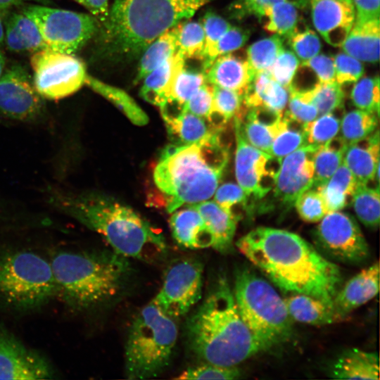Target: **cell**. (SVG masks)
I'll list each match as a JSON object with an SVG mask.
<instances>
[{
    "label": "cell",
    "mask_w": 380,
    "mask_h": 380,
    "mask_svg": "<svg viewBox=\"0 0 380 380\" xmlns=\"http://www.w3.org/2000/svg\"><path fill=\"white\" fill-rule=\"evenodd\" d=\"M220 133L190 144H172L162 151L153 179L171 213L183 205L211 198L229 162Z\"/></svg>",
    "instance_id": "cell-3"
},
{
    "label": "cell",
    "mask_w": 380,
    "mask_h": 380,
    "mask_svg": "<svg viewBox=\"0 0 380 380\" xmlns=\"http://www.w3.org/2000/svg\"><path fill=\"white\" fill-rule=\"evenodd\" d=\"M211 1L115 0L99 30L103 51L120 58L140 55L157 37Z\"/></svg>",
    "instance_id": "cell-5"
},
{
    "label": "cell",
    "mask_w": 380,
    "mask_h": 380,
    "mask_svg": "<svg viewBox=\"0 0 380 380\" xmlns=\"http://www.w3.org/2000/svg\"><path fill=\"white\" fill-rule=\"evenodd\" d=\"M330 377L336 379H379L378 354L352 348L342 353L329 366Z\"/></svg>",
    "instance_id": "cell-25"
},
{
    "label": "cell",
    "mask_w": 380,
    "mask_h": 380,
    "mask_svg": "<svg viewBox=\"0 0 380 380\" xmlns=\"http://www.w3.org/2000/svg\"><path fill=\"white\" fill-rule=\"evenodd\" d=\"M57 296L50 262L30 251L0 253V300L18 310L37 309Z\"/></svg>",
    "instance_id": "cell-9"
},
{
    "label": "cell",
    "mask_w": 380,
    "mask_h": 380,
    "mask_svg": "<svg viewBox=\"0 0 380 380\" xmlns=\"http://www.w3.org/2000/svg\"><path fill=\"white\" fill-rule=\"evenodd\" d=\"M160 112L167 132L175 144L196 143L222 131L208 125L204 119L188 111Z\"/></svg>",
    "instance_id": "cell-29"
},
{
    "label": "cell",
    "mask_w": 380,
    "mask_h": 380,
    "mask_svg": "<svg viewBox=\"0 0 380 380\" xmlns=\"http://www.w3.org/2000/svg\"><path fill=\"white\" fill-rule=\"evenodd\" d=\"M249 37V32L243 28L231 26L218 41L215 51V58L232 53L242 47Z\"/></svg>",
    "instance_id": "cell-58"
},
{
    "label": "cell",
    "mask_w": 380,
    "mask_h": 380,
    "mask_svg": "<svg viewBox=\"0 0 380 380\" xmlns=\"http://www.w3.org/2000/svg\"><path fill=\"white\" fill-rule=\"evenodd\" d=\"M214 194V201L227 211H233L232 207L238 204L248 210L249 199L239 184L224 183L217 188Z\"/></svg>",
    "instance_id": "cell-56"
},
{
    "label": "cell",
    "mask_w": 380,
    "mask_h": 380,
    "mask_svg": "<svg viewBox=\"0 0 380 380\" xmlns=\"http://www.w3.org/2000/svg\"><path fill=\"white\" fill-rule=\"evenodd\" d=\"M206 82L204 72L189 70L184 66L174 79L166 106L176 104L183 110L185 103Z\"/></svg>",
    "instance_id": "cell-42"
},
{
    "label": "cell",
    "mask_w": 380,
    "mask_h": 380,
    "mask_svg": "<svg viewBox=\"0 0 380 380\" xmlns=\"http://www.w3.org/2000/svg\"><path fill=\"white\" fill-rule=\"evenodd\" d=\"M284 300L291 317L299 322L324 325L342 319L333 305L308 295L294 293Z\"/></svg>",
    "instance_id": "cell-30"
},
{
    "label": "cell",
    "mask_w": 380,
    "mask_h": 380,
    "mask_svg": "<svg viewBox=\"0 0 380 380\" xmlns=\"http://www.w3.org/2000/svg\"><path fill=\"white\" fill-rule=\"evenodd\" d=\"M233 293L239 314L260 351L288 341L293 319L284 299L265 279L248 267L235 273Z\"/></svg>",
    "instance_id": "cell-7"
},
{
    "label": "cell",
    "mask_w": 380,
    "mask_h": 380,
    "mask_svg": "<svg viewBox=\"0 0 380 380\" xmlns=\"http://www.w3.org/2000/svg\"><path fill=\"white\" fill-rule=\"evenodd\" d=\"M348 145L341 137H336L319 146L314 155V180L312 187L324 184L343 162Z\"/></svg>",
    "instance_id": "cell-36"
},
{
    "label": "cell",
    "mask_w": 380,
    "mask_h": 380,
    "mask_svg": "<svg viewBox=\"0 0 380 380\" xmlns=\"http://www.w3.org/2000/svg\"><path fill=\"white\" fill-rule=\"evenodd\" d=\"M299 65L295 53L284 49L267 72L273 80L289 89Z\"/></svg>",
    "instance_id": "cell-50"
},
{
    "label": "cell",
    "mask_w": 380,
    "mask_h": 380,
    "mask_svg": "<svg viewBox=\"0 0 380 380\" xmlns=\"http://www.w3.org/2000/svg\"><path fill=\"white\" fill-rule=\"evenodd\" d=\"M25 2L37 3L46 6L50 4L49 0H0V12L4 15L8 13V10L11 8Z\"/></svg>",
    "instance_id": "cell-61"
},
{
    "label": "cell",
    "mask_w": 380,
    "mask_h": 380,
    "mask_svg": "<svg viewBox=\"0 0 380 380\" xmlns=\"http://www.w3.org/2000/svg\"><path fill=\"white\" fill-rule=\"evenodd\" d=\"M205 33L201 23L188 21L179 23L177 52L185 60H203Z\"/></svg>",
    "instance_id": "cell-40"
},
{
    "label": "cell",
    "mask_w": 380,
    "mask_h": 380,
    "mask_svg": "<svg viewBox=\"0 0 380 380\" xmlns=\"http://www.w3.org/2000/svg\"><path fill=\"white\" fill-rule=\"evenodd\" d=\"M176 242L186 248L212 247L213 236L199 213L191 206L174 211L169 220Z\"/></svg>",
    "instance_id": "cell-23"
},
{
    "label": "cell",
    "mask_w": 380,
    "mask_h": 380,
    "mask_svg": "<svg viewBox=\"0 0 380 380\" xmlns=\"http://www.w3.org/2000/svg\"><path fill=\"white\" fill-rule=\"evenodd\" d=\"M298 91L315 106L319 115L334 113L343 106L344 93L336 82L317 83L310 89Z\"/></svg>",
    "instance_id": "cell-41"
},
{
    "label": "cell",
    "mask_w": 380,
    "mask_h": 380,
    "mask_svg": "<svg viewBox=\"0 0 380 380\" xmlns=\"http://www.w3.org/2000/svg\"><path fill=\"white\" fill-rule=\"evenodd\" d=\"M4 42L10 51L15 53H33L48 48L34 22L22 11L7 15Z\"/></svg>",
    "instance_id": "cell-26"
},
{
    "label": "cell",
    "mask_w": 380,
    "mask_h": 380,
    "mask_svg": "<svg viewBox=\"0 0 380 380\" xmlns=\"http://www.w3.org/2000/svg\"><path fill=\"white\" fill-rule=\"evenodd\" d=\"M185 59L177 52L159 67L146 75L140 89L141 96L160 108L167 104L172 84L184 66Z\"/></svg>",
    "instance_id": "cell-28"
},
{
    "label": "cell",
    "mask_w": 380,
    "mask_h": 380,
    "mask_svg": "<svg viewBox=\"0 0 380 380\" xmlns=\"http://www.w3.org/2000/svg\"><path fill=\"white\" fill-rule=\"evenodd\" d=\"M234 127L236 139L235 176L238 184L248 199L261 200L272 190L266 184L273 183L277 170L271 168V163L276 158L251 145L244 137L239 118L235 116Z\"/></svg>",
    "instance_id": "cell-15"
},
{
    "label": "cell",
    "mask_w": 380,
    "mask_h": 380,
    "mask_svg": "<svg viewBox=\"0 0 380 380\" xmlns=\"http://www.w3.org/2000/svg\"><path fill=\"white\" fill-rule=\"evenodd\" d=\"M85 84L114 104L134 125L144 126L148 117L126 91L87 74Z\"/></svg>",
    "instance_id": "cell-33"
},
{
    "label": "cell",
    "mask_w": 380,
    "mask_h": 380,
    "mask_svg": "<svg viewBox=\"0 0 380 380\" xmlns=\"http://www.w3.org/2000/svg\"><path fill=\"white\" fill-rule=\"evenodd\" d=\"M285 123L274 139L268 154L280 160L298 148L308 145L303 126L293 127V121L284 114Z\"/></svg>",
    "instance_id": "cell-44"
},
{
    "label": "cell",
    "mask_w": 380,
    "mask_h": 380,
    "mask_svg": "<svg viewBox=\"0 0 380 380\" xmlns=\"http://www.w3.org/2000/svg\"><path fill=\"white\" fill-rule=\"evenodd\" d=\"M203 72L209 84L235 91L243 96L255 77L246 59L231 53L216 58Z\"/></svg>",
    "instance_id": "cell-21"
},
{
    "label": "cell",
    "mask_w": 380,
    "mask_h": 380,
    "mask_svg": "<svg viewBox=\"0 0 380 380\" xmlns=\"http://www.w3.org/2000/svg\"><path fill=\"white\" fill-rule=\"evenodd\" d=\"M301 63L310 70L319 83L336 82L334 58L330 56L318 53Z\"/></svg>",
    "instance_id": "cell-57"
},
{
    "label": "cell",
    "mask_w": 380,
    "mask_h": 380,
    "mask_svg": "<svg viewBox=\"0 0 380 380\" xmlns=\"http://www.w3.org/2000/svg\"><path fill=\"white\" fill-rule=\"evenodd\" d=\"M358 184L355 176L342 162L324 184L313 188L320 192L328 213L344 208Z\"/></svg>",
    "instance_id": "cell-32"
},
{
    "label": "cell",
    "mask_w": 380,
    "mask_h": 380,
    "mask_svg": "<svg viewBox=\"0 0 380 380\" xmlns=\"http://www.w3.org/2000/svg\"><path fill=\"white\" fill-rule=\"evenodd\" d=\"M341 120L333 113L319 115L315 120L303 125L308 144L322 146L337 136Z\"/></svg>",
    "instance_id": "cell-46"
},
{
    "label": "cell",
    "mask_w": 380,
    "mask_h": 380,
    "mask_svg": "<svg viewBox=\"0 0 380 380\" xmlns=\"http://www.w3.org/2000/svg\"><path fill=\"white\" fill-rule=\"evenodd\" d=\"M379 115L356 109L345 113L341 120V137L349 146L373 133L378 126Z\"/></svg>",
    "instance_id": "cell-37"
},
{
    "label": "cell",
    "mask_w": 380,
    "mask_h": 380,
    "mask_svg": "<svg viewBox=\"0 0 380 380\" xmlns=\"http://www.w3.org/2000/svg\"><path fill=\"white\" fill-rule=\"evenodd\" d=\"M52 205L101 235L116 254L147 260L167 251L163 235L130 207L103 194L53 191Z\"/></svg>",
    "instance_id": "cell-2"
},
{
    "label": "cell",
    "mask_w": 380,
    "mask_h": 380,
    "mask_svg": "<svg viewBox=\"0 0 380 380\" xmlns=\"http://www.w3.org/2000/svg\"><path fill=\"white\" fill-rule=\"evenodd\" d=\"M85 7L99 22L103 23L109 11L108 0H74Z\"/></svg>",
    "instance_id": "cell-60"
},
{
    "label": "cell",
    "mask_w": 380,
    "mask_h": 380,
    "mask_svg": "<svg viewBox=\"0 0 380 380\" xmlns=\"http://www.w3.org/2000/svg\"><path fill=\"white\" fill-rule=\"evenodd\" d=\"M57 296L71 308L83 310L115 297L129 273L127 258L115 253L61 251L49 261Z\"/></svg>",
    "instance_id": "cell-6"
},
{
    "label": "cell",
    "mask_w": 380,
    "mask_h": 380,
    "mask_svg": "<svg viewBox=\"0 0 380 380\" xmlns=\"http://www.w3.org/2000/svg\"><path fill=\"white\" fill-rule=\"evenodd\" d=\"M300 25V23L297 28L287 37V39L295 55L304 61L319 53L322 45L315 31Z\"/></svg>",
    "instance_id": "cell-48"
},
{
    "label": "cell",
    "mask_w": 380,
    "mask_h": 380,
    "mask_svg": "<svg viewBox=\"0 0 380 380\" xmlns=\"http://www.w3.org/2000/svg\"><path fill=\"white\" fill-rule=\"evenodd\" d=\"M379 289V265L376 262L362 270L338 289L333 300L336 314H348L375 297Z\"/></svg>",
    "instance_id": "cell-19"
},
{
    "label": "cell",
    "mask_w": 380,
    "mask_h": 380,
    "mask_svg": "<svg viewBox=\"0 0 380 380\" xmlns=\"http://www.w3.org/2000/svg\"><path fill=\"white\" fill-rule=\"evenodd\" d=\"M379 19L355 20L341 46L343 51L360 61L376 63L379 58Z\"/></svg>",
    "instance_id": "cell-27"
},
{
    "label": "cell",
    "mask_w": 380,
    "mask_h": 380,
    "mask_svg": "<svg viewBox=\"0 0 380 380\" xmlns=\"http://www.w3.org/2000/svg\"><path fill=\"white\" fill-rule=\"evenodd\" d=\"M205 33V49L203 58V72L215 61V51L221 37L231 27L230 23L216 13L207 12L201 23Z\"/></svg>",
    "instance_id": "cell-45"
},
{
    "label": "cell",
    "mask_w": 380,
    "mask_h": 380,
    "mask_svg": "<svg viewBox=\"0 0 380 380\" xmlns=\"http://www.w3.org/2000/svg\"><path fill=\"white\" fill-rule=\"evenodd\" d=\"M178 336L175 319L151 301L135 316L125 347V374L130 379L151 378L169 365Z\"/></svg>",
    "instance_id": "cell-8"
},
{
    "label": "cell",
    "mask_w": 380,
    "mask_h": 380,
    "mask_svg": "<svg viewBox=\"0 0 380 380\" xmlns=\"http://www.w3.org/2000/svg\"><path fill=\"white\" fill-rule=\"evenodd\" d=\"M316 248L327 258L359 264L369 255V249L355 218L340 210L327 213L313 232Z\"/></svg>",
    "instance_id": "cell-12"
},
{
    "label": "cell",
    "mask_w": 380,
    "mask_h": 380,
    "mask_svg": "<svg viewBox=\"0 0 380 380\" xmlns=\"http://www.w3.org/2000/svg\"><path fill=\"white\" fill-rule=\"evenodd\" d=\"M262 110L246 108L239 118L243 134L255 148L268 153L272 143L285 123L284 114L267 120Z\"/></svg>",
    "instance_id": "cell-31"
},
{
    "label": "cell",
    "mask_w": 380,
    "mask_h": 380,
    "mask_svg": "<svg viewBox=\"0 0 380 380\" xmlns=\"http://www.w3.org/2000/svg\"><path fill=\"white\" fill-rule=\"evenodd\" d=\"M379 78L362 77L353 86L350 93L353 104L360 110L379 115Z\"/></svg>",
    "instance_id": "cell-47"
},
{
    "label": "cell",
    "mask_w": 380,
    "mask_h": 380,
    "mask_svg": "<svg viewBox=\"0 0 380 380\" xmlns=\"http://www.w3.org/2000/svg\"><path fill=\"white\" fill-rule=\"evenodd\" d=\"M240 376V372L235 367H224L207 363L183 371L176 379H236Z\"/></svg>",
    "instance_id": "cell-52"
},
{
    "label": "cell",
    "mask_w": 380,
    "mask_h": 380,
    "mask_svg": "<svg viewBox=\"0 0 380 380\" xmlns=\"http://www.w3.org/2000/svg\"><path fill=\"white\" fill-rule=\"evenodd\" d=\"M183 110L210 122L213 114L212 84L206 82L200 87L185 103Z\"/></svg>",
    "instance_id": "cell-55"
},
{
    "label": "cell",
    "mask_w": 380,
    "mask_h": 380,
    "mask_svg": "<svg viewBox=\"0 0 380 380\" xmlns=\"http://www.w3.org/2000/svg\"><path fill=\"white\" fill-rule=\"evenodd\" d=\"M53 374L46 359L0 327V379H45Z\"/></svg>",
    "instance_id": "cell-17"
},
{
    "label": "cell",
    "mask_w": 380,
    "mask_h": 380,
    "mask_svg": "<svg viewBox=\"0 0 380 380\" xmlns=\"http://www.w3.org/2000/svg\"><path fill=\"white\" fill-rule=\"evenodd\" d=\"M32 81L44 99L59 100L79 91L87 76L84 62L74 54L49 48L32 53Z\"/></svg>",
    "instance_id": "cell-11"
},
{
    "label": "cell",
    "mask_w": 380,
    "mask_h": 380,
    "mask_svg": "<svg viewBox=\"0 0 380 380\" xmlns=\"http://www.w3.org/2000/svg\"><path fill=\"white\" fill-rule=\"evenodd\" d=\"M289 97V89L273 80L267 72H263L254 77L243 95V104L248 108L260 109L281 116Z\"/></svg>",
    "instance_id": "cell-22"
},
{
    "label": "cell",
    "mask_w": 380,
    "mask_h": 380,
    "mask_svg": "<svg viewBox=\"0 0 380 380\" xmlns=\"http://www.w3.org/2000/svg\"><path fill=\"white\" fill-rule=\"evenodd\" d=\"M44 100L23 65L5 69L0 77V115L17 121H37L44 114Z\"/></svg>",
    "instance_id": "cell-14"
},
{
    "label": "cell",
    "mask_w": 380,
    "mask_h": 380,
    "mask_svg": "<svg viewBox=\"0 0 380 380\" xmlns=\"http://www.w3.org/2000/svg\"><path fill=\"white\" fill-rule=\"evenodd\" d=\"M351 203L359 220L366 227L376 228L380 219L379 186L370 187L359 184L351 197Z\"/></svg>",
    "instance_id": "cell-39"
},
{
    "label": "cell",
    "mask_w": 380,
    "mask_h": 380,
    "mask_svg": "<svg viewBox=\"0 0 380 380\" xmlns=\"http://www.w3.org/2000/svg\"><path fill=\"white\" fill-rule=\"evenodd\" d=\"M359 184L379 182V133L375 130L368 137L348 146L343 158Z\"/></svg>",
    "instance_id": "cell-20"
},
{
    "label": "cell",
    "mask_w": 380,
    "mask_h": 380,
    "mask_svg": "<svg viewBox=\"0 0 380 380\" xmlns=\"http://www.w3.org/2000/svg\"><path fill=\"white\" fill-rule=\"evenodd\" d=\"M319 146L308 144L282 158L274 173L273 196L286 209L294 205L297 198L312 187L314 155Z\"/></svg>",
    "instance_id": "cell-16"
},
{
    "label": "cell",
    "mask_w": 380,
    "mask_h": 380,
    "mask_svg": "<svg viewBox=\"0 0 380 380\" xmlns=\"http://www.w3.org/2000/svg\"><path fill=\"white\" fill-rule=\"evenodd\" d=\"M189 206L196 209L203 219L213 236L212 247L221 253L229 251L232 246L238 216L233 211L223 209L214 201H203Z\"/></svg>",
    "instance_id": "cell-24"
},
{
    "label": "cell",
    "mask_w": 380,
    "mask_h": 380,
    "mask_svg": "<svg viewBox=\"0 0 380 380\" xmlns=\"http://www.w3.org/2000/svg\"><path fill=\"white\" fill-rule=\"evenodd\" d=\"M203 275V267L198 260L182 259L172 263L151 302L175 319L185 315L201 298Z\"/></svg>",
    "instance_id": "cell-13"
},
{
    "label": "cell",
    "mask_w": 380,
    "mask_h": 380,
    "mask_svg": "<svg viewBox=\"0 0 380 380\" xmlns=\"http://www.w3.org/2000/svg\"><path fill=\"white\" fill-rule=\"evenodd\" d=\"M278 2H288L299 8L308 4V0H236L229 7V13L234 18L241 20L248 16L257 17L267 6Z\"/></svg>",
    "instance_id": "cell-53"
},
{
    "label": "cell",
    "mask_w": 380,
    "mask_h": 380,
    "mask_svg": "<svg viewBox=\"0 0 380 380\" xmlns=\"http://www.w3.org/2000/svg\"><path fill=\"white\" fill-rule=\"evenodd\" d=\"M179 24L153 40L143 51L139 62L136 82L159 67L177 50Z\"/></svg>",
    "instance_id": "cell-34"
},
{
    "label": "cell",
    "mask_w": 380,
    "mask_h": 380,
    "mask_svg": "<svg viewBox=\"0 0 380 380\" xmlns=\"http://www.w3.org/2000/svg\"><path fill=\"white\" fill-rule=\"evenodd\" d=\"M315 30L329 44L341 46L355 19L352 0H308Z\"/></svg>",
    "instance_id": "cell-18"
},
{
    "label": "cell",
    "mask_w": 380,
    "mask_h": 380,
    "mask_svg": "<svg viewBox=\"0 0 380 380\" xmlns=\"http://www.w3.org/2000/svg\"><path fill=\"white\" fill-rule=\"evenodd\" d=\"M300 218L308 222H319L327 213V210L320 192L310 187L303 192L294 203Z\"/></svg>",
    "instance_id": "cell-49"
},
{
    "label": "cell",
    "mask_w": 380,
    "mask_h": 380,
    "mask_svg": "<svg viewBox=\"0 0 380 380\" xmlns=\"http://www.w3.org/2000/svg\"><path fill=\"white\" fill-rule=\"evenodd\" d=\"M355 11V19L364 21L379 19V0H352Z\"/></svg>",
    "instance_id": "cell-59"
},
{
    "label": "cell",
    "mask_w": 380,
    "mask_h": 380,
    "mask_svg": "<svg viewBox=\"0 0 380 380\" xmlns=\"http://www.w3.org/2000/svg\"><path fill=\"white\" fill-rule=\"evenodd\" d=\"M336 82L343 85L357 82L364 74L360 61L346 53H338L334 58Z\"/></svg>",
    "instance_id": "cell-54"
},
{
    "label": "cell",
    "mask_w": 380,
    "mask_h": 380,
    "mask_svg": "<svg viewBox=\"0 0 380 380\" xmlns=\"http://www.w3.org/2000/svg\"><path fill=\"white\" fill-rule=\"evenodd\" d=\"M4 14L0 12V46L4 42Z\"/></svg>",
    "instance_id": "cell-62"
},
{
    "label": "cell",
    "mask_w": 380,
    "mask_h": 380,
    "mask_svg": "<svg viewBox=\"0 0 380 380\" xmlns=\"http://www.w3.org/2000/svg\"><path fill=\"white\" fill-rule=\"evenodd\" d=\"M186 335L190 349L207 363L235 367L260 352L225 278L189 317Z\"/></svg>",
    "instance_id": "cell-4"
},
{
    "label": "cell",
    "mask_w": 380,
    "mask_h": 380,
    "mask_svg": "<svg viewBox=\"0 0 380 380\" xmlns=\"http://www.w3.org/2000/svg\"><path fill=\"white\" fill-rule=\"evenodd\" d=\"M213 99V114L212 119L217 116L220 122L224 125L235 116H240L246 107L243 104V96L239 93L212 84Z\"/></svg>",
    "instance_id": "cell-43"
},
{
    "label": "cell",
    "mask_w": 380,
    "mask_h": 380,
    "mask_svg": "<svg viewBox=\"0 0 380 380\" xmlns=\"http://www.w3.org/2000/svg\"><path fill=\"white\" fill-rule=\"evenodd\" d=\"M21 11L34 22L48 48L65 53L79 51L100 27L92 15L42 4H28Z\"/></svg>",
    "instance_id": "cell-10"
},
{
    "label": "cell",
    "mask_w": 380,
    "mask_h": 380,
    "mask_svg": "<svg viewBox=\"0 0 380 380\" xmlns=\"http://www.w3.org/2000/svg\"><path fill=\"white\" fill-rule=\"evenodd\" d=\"M239 251L279 289L333 305L339 267L296 233L258 227L236 243Z\"/></svg>",
    "instance_id": "cell-1"
},
{
    "label": "cell",
    "mask_w": 380,
    "mask_h": 380,
    "mask_svg": "<svg viewBox=\"0 0 380 380\" xmlns=\"http://www.w3.org/2000/svg\"><path fill=\"white\" fill-rule=\"evenodd\" d=\"M297 8L288 2H278L265 7L257 17L267 32L287 37L300 23Z\"/></svg>",
    "instance_id": "cell-35"
},
{
    "label": "cell",
    "mask_w": 380,
    "mask_h": 380,
    "mask_svg": "<svg viewBox=\"0 0 380 380\" xmlns=\"http://www.w3.org/2000/svg\"><path fill=\"white\" fill-rule=\"evenodd\" d=\"M283 38L279 35L261 39L250 45L246 61L254 76L267 72L279 53L284 49Z\"/></svg>",
    "instance_id": "cell-38"
},
{
    "label": "cell",
    "mask_w": 380,
    "mask_h": 380,
    "mask_svg": "<svg viewBox=\"0 0 380 380\" xmlns=\"http://www.w3.org/2000/svg\"><path fill=\"white\" fill-rule=\"evenodd\" d=\"M289 97L287 109L284 114L290 119L304 125L319 116L315 106L300 91L289 89Z\"/></svg>",
    "instance_id": "cell-51"
},
{
    "label": "cell",
    "mask_w": 380,
    "mask_h": 380,
    "mask_svg": "<svg viewBox=\"0 0 380 380\" xmlns=\"http://www.w3.org/2000/svg\"><path fill=\"white\" fill-rule=\"evenodd\" d=\"M6 69V58L4 53L0 49V77Z\"/></svg>",
    "instance_id": "cell-63"
}]
</instances>
